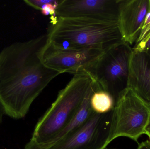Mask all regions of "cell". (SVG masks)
I'll use <instances>...</instances> for the list:
<instances>
[{
    "label": "cell",
    "instance_id": "1",
    "mask_svg": "<svg viewBox=\"0 0 150 149\" xmlns=\"http://www.w3.org/2000/svg\"><path fill=\"white\" fill-rule=\"evenodd\" d=\"M47 35L16 42L0 52V102L5 114L23 118L48 84L61 73L43 64L40 54Z\"/></svg>",
    "mask_w": 150,
    "mask_h": 149
},
{
    "label": "cell",
    "instance_id": "2",
    "mask_svg": "<svg viewBox=\"0 0 150 149\" xmlns=\"http://www.w3.org/2000/svg\"><path fill=\"white\" fill-rule=\"evenodd\" d=\"M48 42L66 50H107L125 43L119 23L51 17Z\"/></svg>",
    "mask_w": 150,
    "mask_h": 149
},
{
    "label": "cell",
    "instance_id": "3",
    "mask_svg": "<svg viewBox=\"0 0 150 149\" xmlns=\"http://www.w3.org/2000/svg\"><path fill=\"white\" fill-rule=\"evenodd\" d=\"M93 81L89 74L75 75L40 119L24 149H40L62 131L80 109Z\"/></svg>",
    "mask_w": 150,
    "mask_h": 149
},
{
    "label": "cell",
    "instance_id": "4",
    "mask_svg": "<svg viewBox=\"0 0 150 149\" xmlns=\"http://www.w3.org/2000/svg\"><path fill=\"white\" fill-rule=\"evenodd\" d=\"M150 124V106L133 90L125 87L119 94L113 109L108 143L120 136L137 142L142 135H146Z\"/></svg>",
    "mask_w": 150,
    "mask_h": 149
},
{
    "label": "cell",
    "instance_id": "5",
    "mask_svg": "<svg viewBox=\"0 0 150 149\" xmlns=\"http://www.w3.org/2000/svg\"><path fill=\"white\" fill-rule=\"evenodd\" d=\"M129 52L125 43L104 51L89 71L101 90L109 93L115 101L120 92V86L127 78Z\"/></svg>",
    "mask_w": 150,
    "mask_h": 149
},
{
    "label": "cell",
    "instance_id": "6",
    "mask_svg": "<svg viewBox=\"0 0 150 149\" xmlns=\"http://www.w3.org/2000/svg\"><path fill=\"white\" fill-rule=\"evenodd\" d=\"M113 110L104 114L93 113L72 134L48 149H105L108 143Z\"/></svg>",
    "mask_w": 150,
    "mask_h": 149
},
{
    "label": "cell",
    "instance_id": "7",
    "mask_svg": "<svg viewBox=\"0 0 150 149\" xmlns=\"http://www.w3.org/2000/svg\"><path fill=\"white\" fill-rule=\"evenodd\" d=\"M104 51L66 50L57 48L47 40L40 54L45 65L61 74L69 73L74 75L86 73L103 54Z\"/></svg>",
    "mask_w": 150,
    "mask_h": 149
},
{
    "label": "cell",
    "instance_id": "8",
    "mask_svg": "<svg viewBox=\"0 0 150 149\" xmlns=\"http://www.w3.org/2000/svg\"><path fill=\"white\" fill-rule=\"evenodd\" d=\"M120 1L60 0L57 17L83 18L119 23Z\"/></svg>",
    "mask_w": 150,
    "mask_h": 149
},
{
    "label": "cell",
    "instance_id": "9",
    "mask_svg": "<svg viewBox=\"0 0 150 149\" xmlns=\"http://www.w3.org/2000/svg\"><path fill=\"white\" fill-rule=\"evenodd\" d=\"M150 7V1H120L119 24L124 43L137 41Z\"/></svg>",
    "mask_w": 150,
    "mask_h": 149
},
{
    "label": "cell",
    "instance_id": "10",
    "mask_svg": "<svg viewBox=\"0 0 150 149\" xmlns=\"http://www.w3.org/2000/svg\"><path fill=\"white\" fill-rule=\"evenodd\" d=\"M126 87L133 90L150 106V68L143 51L134 50L129 52Z\"/></svg>",
    "mask_w": 150,
    "mask_h": 149
},
{
    "label": "cell",
    "instance_id": "11",
    "mask_svg": "<svg viewBox=\"0 0 150 149\" xmlns=\"http://www.w3.org/2000/svg\"><path fill=\"white\" fill-rule=\"evenodd\" d=\"M98 88V86L94 80L80 109L74 118L62 131L40 149H48L62 139L72 134L87 120L93 113L90 104L91 97L93 92Z\"/></svg>",
    "mask_w": 150,
    "mask_h": 149
},
{
    "label": "cell",
    "instance_id": "12",
    "mask_svg": "<svg viewBox=\"0 0 150 149\" xmlns=\"http://www.w3.org/2000/svg\"><path fill=\"white\" fill-rule=\"evenodd\" d=\"M90 104L93 111L98 114L108 113L112 110L115 106L112 97L100 88L96 89L92 94Z\"/></svg>",
    "mask_w": 150,
    "mask_h": 149
},
{
    "label": "cell",
    "instance_id": "13",
    "mask_svg": "<svg viewBox=\"0 0 150 149\" xmlns=\"http://www.w3.org/2000/svg\"><path fill=\"white\" fill-rule=\"evenodd\" d=\"M150 38V24L141 31L140 36L137 42L138 45L134 50L139 51H144L145 44Z\"/></svg>",
    "mask_w": 150,
    "mask_h": 149
},
{
    "label": "cell",
    "instance_id": "14",
    "mask_svg": "<svg viewBox=\"0 0 150 149\" xmlns=\"http://www.w3.org/2000/svg\"><path fill=\"white\" fill-rule=\"evenodd\" d=\"M60 0H49L47 3L42 7L40 10L41 13L45 15L56 16V12Z\"/></svg>",
    "mask_w": 150,
    "mask_h": 149
},
{
    "label": "cell",
    "instance_id": "15",
    "mask_svg": "<svg viewBox=\"0 0 150 149\" xmlns=\"http://www.w3.org/2000/svg\"><path fill=\"white\" fill-rule=\"evenodd\" d=\"M137 149H150V141L147 140L139 144Z\"/></svg>",
    "mask_w": 150,
    "mask_h": 149
},
{
    "label": "cell",
    "instance_id": "16",
    "mask_svg": "<svg viewBox=\"0 0 150 149\" xmlns=\"http://www.w3.org/2000/svg\"><path fill=\"white\" fill-rule=\"evenodd\" d=\"M150 24V11L149 12H148L147 15H146V17L144 19V23L142 29H144L145 27H147L148 25Z\"/></svg>",
    "mask_w": 150,
    "mask_h": 149
},
{
    "label": "cell",
    "instance_id": "17",
    "mask_svg": "<svg viewBox=\"0 0 150 149\" xmlns=\"http://www.w3.org/2000/svg\"><path fill=\"white\" fill-rule=\"evenodd\" d=\"M4 114H5V113H4L3 106L1 102H0V124L2 122L3 116Z\"/></svg>",
    "mask_w": 150,
    "mask_h": 149
},
{
    "label": "cell",
    "instance_id": "18",
    "mask_svg": "<svg viewBox=\"0 0 150 149\" xmlns=\"http://www.w3.org/2000/svg\"><path fill=\"white\" fill-rule=\"evenodd\" d=\"M150 48V39L148 40V42L146 43V44L145 45V47H144V49H149Z\"/></svg>",
    "mask_w": 150,
    "mask_h": 149
},
{
    "label": "cell",
    "instance_id": "19",
    "mask_svg": "<svg viewBox=\"0 0 150 149\" xmlns=\"http://www.w3.org/2000/svg\"><path fill=\"white\" fill-rule=\"evenodd\" d=\"M146 135L148 136L150 139V125L148 126L147 127V129H146Z\"/></svg>",
    "mask_w": 150,
    "mask_h": 149
}]
</instances>
